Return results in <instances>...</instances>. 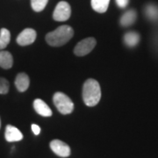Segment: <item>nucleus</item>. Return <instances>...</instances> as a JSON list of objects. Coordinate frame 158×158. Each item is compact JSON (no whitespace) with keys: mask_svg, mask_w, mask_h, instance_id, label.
Listing matches in <instances>:
<instances>
[{"mask_svg":"<svg viewBox=\"0 0 158 158\" xmlns=\"http://www.w3.org/2000/svg\"><path fill=\"white\" fill-rule=\"evenodd\" d=\"M74 30L67 25H63L46 35V41L52 47H61L66 44L73 37Z\"/></svg>","mask_w":158,"mask_h":158,"instance_id":"obj_1","label":"nucleus"},{"mask_svg":"<svg viewBox=\"0 0 158 158\" xmlns=\"http://www.w3.org/2000/svg\"><path fill=\"white\" fill-rule=\"evenodd\" d=\"M101 98V88L95 79H87L83 87V99L86 106H95Z\"/></svg>","mask_w":158,"mask_h":158,"instance_id":"obj_2","label":"nucleus"},{"mask_svg":"<svg viewBox=\"0 0 158 158\" xmlns=\"http://www.w3.org/2000/svg\"><path fill=\"white\" fill-rule=\"evenodd\" d=\"M53 101L57 110L62 114H69L73 112L74 103L65 93L56 92L53 97Z\"/></svg>","mask_w":158,"mask_h":158,"instance_id":"obj_3","label":"nucleus"},{"mask_svg":"<svg viewBox=\"0 0 158 158\" xmlns=\"http://www.w3.org/2000/svg\"><path fill=\"white\" fill-rule=\"evenodd\" d=\"M97 44L96 40L93 37H89L82 40L74 48V53L77 56H84L90 54Z\"/></svg>","mask_w":158,"mask_h":158,"instance_id":"obj_4","label":"nucleus"},{"mask_svg":"<svg viewBox=\"0 0 158 158\" xmlns=\"http://www.w3.org/2000/svg\"><path fill=\"white\" fill-rule=\"evenodd\" d=\"M71 15V8L67 2L65 1H61L58 3V5L56 7L54 13H53V18L56 21H66L68 20Z\"/></svg>","mask_w":158,"mask_h":158,"instance_id":"obj_5","label":"nucleus"},{"mask_svg":"<svg viewBox=\"0 0 158 158\" xmlns=\"http://www.w3.org/2000/svg\"><path fill=\"white\" fill-rule=\"evenodd\" d=\"M37 34L33 28H26L18 35L17 43L19 46H28L33 44L36 40Z\"/></svg>","mask_w":158,"mask_h":158,"instance_id":"obj_6","label":"nucleus"},{"mask_svg":"<svg viewBox=\"0 0 158 158\" xmlns=\"http://www.w3.org/2000/svg\"><path fill=\"white\" fill-rule=\"evenodd\" d=\"M49 146L52 151L61 157H68L71 152L68 144L60 140H53L50 142Z\"/></svg>","mask_w":158,"mask_h":158,"instance_id":"obj_7","label":"nucleus"},{"mask_svg":"<svg viewBox=\"0 0 158 158\" xmlns=\"http://www.w3.org/2000/svg\"><path fill=\"white\" fill-rule=\"evenodd\" d=\"M5 137L8 142H15V141H21L23 139V135L16 127L7 125L5 132Z\"/></svg>","mask_w":158,"mask_h":158,"instance_id":"obj_8","label":"nucleus"},{"mask_svg":"<svg viewBox=\"0 0 158 158\" xmlns=\"http://www.w3.org/2000/svg\"><path fill=\"white\" fill-rule=\"evenodd\" d=\"M34 108L35 112L43 117L52 116V110L42 99L36 98L34 101Z\"/></svg>","mask_w":158,"mask_h":158,"instance_id":"obj_9","label":"nucleus"},{"mask_svg":"<svg viewBox=\"0 0 158 158\" xmlns=\"http://www.w3.org/2000/svg\"><path fill=\"white\" fill-rule=\"evenodd\" d=\"M30 85L29 77L24 72L19 73L15 78V86L19 92H24L28 89Z\"/></svg>","mask_w":158,"mask_h":158,"instance_id":"obj_10","label":"nucleus"},{"mask_svg":"<svg viewBox=\"0 0 158 158\" xmlns=\"http://www.w3.org/2000/svg\"><path fill=\"white\" fill-rule=\"evenodd\" d=\"M13 65V57L9 51L0 50V67L5 69H11Z\"/></svg>","mask_w":158,"mask_h":158,"instance_id":"obj_11","label":"nucleus"},{"mask_svg":"<svg viewBox=\"0 0 158 158\" xmlns=\"http://www.w3.org/2000/svg\"><path fill=\"white\" fill-rule=\"evenodd\" d=\"M136 20V12L134 10L127 11L120 19V25L122 27H129Z\"/></svg>","mask_w":158,"mask_h":158,"instance_id":"obj_12","label":"nucleus"},{"mask_svg":"<svg viewBox=\"0 0 158 158\" xmlns=\"http://www.w3.org/2000/svg\"><path fill=\"white\" fill-rule=\"evenodd\" d=\"M124 41L127 47H135L140 41V35L135 32H128L125 34Z\"/></svg>","mask_w":158,"mask_h":158,"instance_id":"obj_13","label":"nucleus"},{"mask_svg":"<svg viewBox=\"0 0 158 158\" xmlns=\"http://www.w3.org/2000/svg\"><path fill=\"white\" fill-rule=\"evenodd\" d=\"M110 0H91V6L94 11L103 13L107 11Z\"/></svg>","mask_w":158,"mask_h":158,"instance_id":"obj_14","label":"nucleus"},{"mask_svg":"<svg viewBox=\"0 0 158 158\" xmlns=\"http://www.w3.org/2000/svg\"><path fill=\"white\" fill-rule=\"evenodd\" d=\"M11 40V33L8 29L2 28L0 30V50L5 49Z\"/></svg>","mask_w":158,"mask_h":158,"instance_id":"obj_15","label":"nucleus"},{"mask_svg":"<svg viewBox=\"0 0 158 158\" xmlns=\"http://www.w3.org/2000/svg\"><path fill=\"white\" fill-rule=\"evenodd\" d=\"M145 13L150 20L156 21L158 20V6L154 5H148L145 9Z\"/></svg>","mask_w":158,"mask_h":158,"instance_id":"obj_16","label":"nucleus"},{"mask_svg":"<svg viewBox=\"0 0 158 158\" xmlns=\"http://www.w3.org/2000/svg\"><path fill=\"white\" fill-rule=\"evenodd\" d=\"M48 0H31V6L34 11H41L44 10Z\"/></svg>","mask_w":158,"mask_h":158,"instance_id":"obj_17","label":"nucleus"},{"mask_svg":"<svg viewBox=\"0 0 158 158\" xmlns=\"http://www.w3.org/2000/svg\"><path fill=\"white\" fill-rule=\"evenodd\" d=\"M9 89H10V84L7 81V79L0 77V94L2 95L7 94Z\"/></svg>","mask_w":158,"mask_h":158,"instance_id":"obj_18","label":"nucleus"},{"mask_svg":"<svg viewBox=\"0 0 158 158\" xmlns=\"http://www.w3.org/2000/svg\"><path fill=\"white\" fill-rule=\"evenodd\" d=\"M128 1L129 0H116V3L118 5V7L120 8H125L126 6L128 5Z\"/></svg>","mask_w":158,"mask_h":158,"instance_id":"obj_19","label":"nucleus"},{"mask_svg":"<svg viewBox=\"0 0 158 158\" xmlns=\"http://www.w3.org/2000/svg\"><path fill=\"white\" fill-rule=\"evenodd\" d=\"M31 127H32V131H33V133H34L35 135H38L40 133V127L38 125L33 124L32 126H31Z\"/></svg>","mask_w":158,"mask_h":158,"instance_id":"obj_20","label":"nucleus"},{"mask_svg":"<svg viewBox=\"0 0 158 158\" xmlns=\"http://www.w3.org/2000/svg\"><path fill=\"white\" fill-rule=\"evenodd\" d=\"M0 127H1V119H0Z\"/></svg>","mask_w":158,"mask_h":158,"instance_id":"obj_21","label":"nucleus"}]
</instances>
